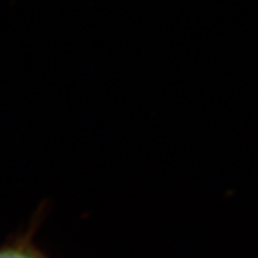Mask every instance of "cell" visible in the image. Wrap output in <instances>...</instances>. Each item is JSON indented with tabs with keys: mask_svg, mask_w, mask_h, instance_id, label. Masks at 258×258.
I'll return each mask as SVG.
<instances>
[{
	"mask_svg": "<svg viewBox=\"0 0 258 258\" xmlns=\"http://www.w3.org/2000/svg\"><path fill=\"white\" fill-rule=\"evenodd\" d=\"M39 222H33L32 228L0 247V258H49L33 241V234Z\"/></svg>",
	"mask_w": 258,
	"mask_h": 258,
	"instance_id": "obj_1",
	"label": "cell"
}]
</instances>
